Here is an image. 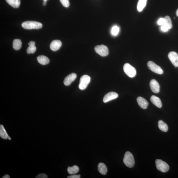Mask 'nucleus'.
<instances>
[{
  "label": "nucleus",
  "instance_id": "f257e3e1",
  "mask_svg": "<svg viewBox=\"0 0 178 178\" xmlns=\"http://www.w3.org/2000/svg\"><path fill=\"white\" fill-rule=\"evenodd\" d=\"M21 26L24 29L28 30L39 29L42 27V24L36 21H27L24 22Z\"/></svg>",
  "mask_w": 178,
  "mask_h": 178
},
{
  "label": "nucleus",
  "instance_id": "f03ea898",
  "mask_svg": "<svg viewBox=\"0 0 178 178\" xmlns=\"http://www.w3.org/2000/svg\"><path fill=\"white\" fill-rule=\"evenodd\" d=\"M123 161L124 164L128 167L132 168L135 165V160L133 156L131 153L129 151L126 152Z\"/></svg>",
  "mask_w": 178,
  "mask_h": 178
},
{
  "label": "nucleus",
  "instance_id": "7ed1b4c3",
  "mask_svg": "<svg viewBox=\"0 0 178 178\" xmlns=\"http://www.w3.org/2000/svg\"><path fill=\"white\" fill-rule=\"evenodd\" d=\"M123 70L127 75L130 78H134L136 75L137 72L135 68L129 64L126 63L124 65Z\"/></svg>",
  "mask_w": 178,
  "mask_h": 178
},
{
  "label": "nucleus",
  "instance_id": "20e7f679",
  "mask_svg": "<svg viewBox=\"0 0 178 178\" xmlns=\"http://www.w3.org/2000/svg\"><path fill=\"white\" fill-rule=\"evenodd\" d=\"M157 169L162 172L166 173L169 170V165L165 162L160 159H157L155 161Z\"/></svg>",
  "mask_w": 178,
  "mask_h": 178
},
{
  "label": "nucleus",
  "instance_id": "39448f33",
  "mask_svg": "<svg viewBox=\"0 0 178 178\" xmlns=\"http://www.w3.org/2000/svg\"><path fill=\"white\" fill-rule=\"evenodd\" d=\"M147 65L149 69L153 72L158 74H162L163 73V71L162 69L154 62L149 61L148 62Z\"/></svg>",
  "mask_w": 178,
  "mask_h": 178
},
{
  "label": "nucleus",
  "instance_id": "423d86ee",
  "mask_svg": "<svg viewBox=\"0 0 178 178\" xmlns=\"http://www.w3.org/2000/svg\"><path fill=\"white\" fill-rule=\"evenodd\" d=\"M95 49L97 53L102 57H105L109 54L108 49L107 46L104 45L97 46Z\"/></svg>",
  "mask_w": 178,
  "mask_h": 178
},
{
  "label": "nucleus",
  "instance_id": "0eeeda50",
  "mask_svg": "<svg viewBox=\"0 0 178 178\" xmlns=\"http://www.w3.org/2000/svg\"><path fill=\"white\" fill-rule=\"evenodd\" d=\"M90 81V77L87 75H84L81 78L79 88L81 90L85 89L88 85Z\"/></svg>",
  "mask_w": 178,
  "mask_h": 178
},
{
  "label": "nucleus",
  "instance_id": "6e6552de",
  "mask_svg": "<svg viewBox=\"0 0 178 178\" xmlns=\"http://www.w3.org/2000/svg\"><path fill=\"white\" fill-rule=\"evenodd\" d=\"M168 58L175 67H178V55L174 52H171L168 54Z\"/></svg>",
  "mask_w": 178,
  "mask_h": 178
},
{
  "label": "nucleus",
  "instance_id": "1a4fd4ad",
  "mask_svg": "<svg viewBox=\"0 0 178 178\" xmlns=\"http://www.w3.org/2000/svg\"><path fill=\"white\" fill-rule=\"evenodd\" d=\"M149 85L152 92L157 93L160 92V85L157 80L155 79L152 80L150 82Z\"/></svg>",
  "mask_w": 178,
  "mask_h": 178
},
{
  "label": "nucleus",
  "instance_id": "9d476101",
  "mask_svg": "<svg viewBox=\"0 0 178 178\" xmlns=\"http://www.w3.org/2000/svg\"><path fill=\"white\" fill-rule=\"evenodd\" d=\"M118 95L115 92H111L106 95L104 96L103 101L104 103H107L112 100L114 99L117 98Z\"/></svg>",
  "mask_w": 178,
  "mask_h": 178
},
{
  "label": "nucleus",
  "instance_id": "9b49d317",
  "mask_svg": "<svg viewBox=\"0 0 178 178\" xmlns=\"http://www.w3.org/2000/svg\"><path fill=\"white\" fill-rule=\"evenodd\" d=\"M77 75L75 73H72L68 75L65 78L64 81V83L65 86H68L76 79Z\"/></svg>",
  "mask_w": 178,
  "mask_h": 178
},
{
  "label": "nucleus",
  "instance_id": "f8f14e48",
  "mask_svg": "<svg viewBox=\"0 0 178 178\" xmlns=\"http://www.w3.org/2000/svg\"><path fill=\"white\" fill-rule=\"evenodd\" d=\"M62 44V43L60 40H53L50 45V48L53 51H57L60 49Z\"/></svg>",
  "mask_w": 178,
  "mask_h": 178
},
{
  "label": "nucleus",
  "instance_id": "ddd939ff",
  "mask_svg": "<svg viewBox=\"0 0 178 178\" xmlns=\"http://www.w3.org/2000/svg\"><path fill=\"white\" fill-rule=\"evenodd\" d=\"M137 100L139 105L143 109H146L147 108L148 103L146 100L142 97H138L137 98Z\"/></svg>",
  "mask_w": 178,
  "mask_h": 178
},
{
  "label": "nucleus",
  "instance_id": "4468645a",
  "mask_svg": "<svg viewBox=\"0 0 178 178\" xmlns=\"http://www.w3.org/2000/svg\"><path fill=\"white\" fill-rule=\"evenodd\" d=\"M28 45H29V46L27 50V54H33L36 50V48L35 46V42L30 41L29 43H28Z\"/></svg>",
  "mask_w": 178,
  "mask_h": 178
},
{
  "label": "nucleus",
  "instance_id": "2eb2a0df",
  "mask_svg": "<svg viewBox=\"0 0 178 178\" xmlns=\"http://www.w3.org/2000/svg\"><path fill=\"white\" fill-rule=\"evenodd\" d=\"M151 101L153 104L157 107L160 108L162 107V103L160 98L154 95L151 96Z\"/></svg>",
  "mask_w": 178,
  "mask_h": 178
},
{
  "label": "nucleus",
  "instance_id": "dca6fc26",
  "mask_svg": "<svg viewBox=\"0 0 178 178\" xmlns=\"http://www.w3.org/2000/svg\"><path fill=\"white\" fill-rule=\"evenodd\" d=\"M39 63L43 65L48 64L49 62V60L48 57L44 55H41L38 56L37 58Z\"/></svg>",
  "mask_w": 178,
  "mask_h": 178
},
{
  "label": "nucleus",
  "instance_id": "f3484780",
  "mask_svg": "<svg viewBox=\"0 0 178 178\" xmlns=\"http://www.w3.org/2000/svg\"><path fill=\"white\" fill-rule=\"evenodd\" d=\"M99 172L103 175H105L107 173V168L106 165L102 163H99L98 165Z\"/></svg>",
  "mask_w": 178,
  "mask_h": 178
},
{
  "label": "nucleus",
  "instance_id": "a211bd4d",
  "mask_svg": "<svg viewBox=\"0 0 178 178\" xmlns=\"http://www.w3.org/2000/svg\"><path fill=\"white\" fill-rule=\"evenodd\" d=\"M147 0H139L137 6V10L139 12L142 11L146 5Z\"/></svg>",
  "mask_w": 178,
  "mask_h": 178
},
{
  "label": "nucleus",
  "instance_id": "6ab92c4d",
  "mask_svg": "<svg viewBox=\"0 0 178 178\" xmlns=\"http://www.w3.org/2000/svg\"><path fill=\"white\" fill-rule=\"evenodd\" d=\"M6 1L8 4L14 8H18L20 7V0H6Z\"/></svg>",
  "mask_w": 178,
  "mask_h": 178
},
{
  "label": "nucleus",
  "instance_id": "aec40b11",
  "mask_svg": "<svg viewBox=\"0 0 178 178\" xmlns=\"http://www.w3.org/2000/svg\"><path fill=\"white\" fill-rule=\"evenodd\" d=\"M0 136L4 139H7L9 137L4 126L1 124L0 125Z\"/></svg>",
  "mask_w": 178,
  "mask_h": 178
},
{
  "label": "nucleus",
  "instance_id": "412c9836",
  "mask_svg": "<svg viewBox=\"0 0 178 178\" xmlns=\"http://www.w3.org/2000/svg\"><path fill=\"white\" fill-rule=\"evenodd\" d=\"M22 42L19 39H15L13 42V49L18 50L21 49V47Z\"/></svg>",
  "mask_w": 178,
  "mask_h": 178
},
{
  "label": "nucleus",
  "instance_id": "4be33fe9",
  "mask_svg": "<svg viewBox=\"0 0 178 178\" xmlns=\"http://www.w3.org/2000/svg\"><path fill=\"white\" fill-rule=\"evenodd\" d=\"M158 127L159 129L164 132H166L168 130L167 125L162 120L158 121Z\"/></svg>",
  "mask_w": 178,
  "mask_h": 178
},
{
  "label": "nucleus",
  "instance_id": "5701e85b",
  "mask_svg": "<svg viewBox=\"0 0 178 178\" xmlns=\"http://www.w3.org/2000/svg\"><path fill=\"white\" fill-rule=\"evenodd\" d=\"M79 170V167L76 165L71 167H69L67 168L68 173L70 174H75L78 172Z\"/></svg>",
  "mask_w": 178,
  "mask_h": 178
},
{
  "label": "nucleus",
  "instance_id": "b1692460",
  "mask_svg": "<svg viewBox=\"0 0 178 178\" xmlns=\"http://www.w3.org/2000/svg\"><path fill=\"white\" fill-rule=\"evenodd\" d=\"M164 18L165 21V23L164 24L167 26L169 29H171L172 27V24L170 18L169 16H165Z\"/></svg>",
  "mask_w": 178,
  "mask_h": 178
},
{
  "label": "nucleus",
  "instance_id": "393cba45",
  "mask_svg": "<svg viewBox=\"0 0 178 178\" xmlns=\"http://www.w3.org/2000/svg\"><path fill=\"white\" fill-rule=\"evenodd\" d=\"M119 28L117 26H114L112 28L111 32L112 35L117 36L119 32Z\"/></svg>",
  "mask_w": 178,
  "mask_h": 178
},
{
  "label": "nucleus",
  "instance_id": "a878e982",
  "mask_svg": "<svg viewBox=\"0 0 178 178\" xmlns=\"http://www.w3.org/2000/svg\"><path fill=\"white\" fill-rule=\"evenodd\" d=\"M61 4L64 7H68L70 5V3L69 0H60Z\"/></svg>",
  "mask_w": 178,
  "mask_h": 178
},
{
  "label": "nucleus",
  "instance_id": "bb28decb",
  "mask_svg": "<svg viewBox=\"0 0 178 178\" xmlns=\"http://www.w3.org/2000/svg\"><path fill=\"white\" fill-rule=\"evenodd\" d=\"M165 21L164 18H160L158 21V24L159 25L163 26L165 24Z\"/></svg>",
  "mask_w": 178,
  "mask_h": 178
},
{
  "label": "nucleus",
  "instance_id": "cd10ccee",
  "mask_svg": "<svg viewBox=\"0 0 178 178\" xmlns=\"http://www.w3.org/2000/svg\"><path fill=\"white\" fill-rule=\"evenodd\" d=\"M36 178H47L48 176L45 174H40L37 175L36 177Z\"/></svg>",
  "mask_w": 178,
  "mask_h": 178
},
{
  "label": "nucleus",
  "instance_id": "c85d7f7f",
  "mask_svg": "<svg viewBox=\"0 0 178 178\" xmlns=\"http://www.w3.org/2000/svg\"><path fill=\"white\" fill-rule=\"evenodd\" d=\"M161 30L163 32H167V31L169 29L167 26L165 25L164 24L161 27Z\"/></svg>",
  "mask_w": 178,
  "mask_h": 178
},
{
  "label": "nucleus",
  "instance_id": "c756f323",
  "mask_svg": "<svg viewBox=\"0 0 178 178\" xmlns=\"http://www.w3.org/2000/svg\"><path fill=\"white\" fill-rule=\"evenodd\" d=\"M81 177L80 175H73L68 176V178H80Z\"/></svg>",
  "mask_w": 178,
  "mask_h": 178
},
{
  "label": "nucleus",
  "instance_id": "7c9ffc66",
  "mask_svg": "<svg viewBox=\"0 0 178 178\" xmlns=\"http://www.w3.org/2000/svg\"><path fill=\"white\" fill-rule=\"evenodd\" d=\"M2 178H10V177L8 174H6Z\"/></svg>",
  "mask_w": 178,
  "mask_h": 178
},
{
  "label": "nucleus",
  "instance_id": "2f4dec72",
  "mask_svg": "<svg viewBox=\"0 0 178 178\" xmlns=\"http://www.w3.org/2000/svg\"><path fill=\"white\" fill-rule=\"evenodd\" d=\"M47 1H44L43 2V5L44 6H45L47 4Z\"/></svg>",
  "mask_w": 178,
  "mask_h": 178
},
{
  "label": "nucleus",
  "instance_id": "473e14b6",
  "mask_svg": "<svg viewBox=\"0 0 178 178\" xmlns=\"http://www.w3.org/2000/svg\"><path fill=\"white\" fill-rule=\"evenodd\" d=\"M176 15L178 17V9H177V10L176 11Z\"/></svg>",
  "mask_w": 178,
  "mask_h": 178
},
{
  "label": "nucleus",
  "instance_id": "72a5a7b5",
  "mask_svg": "<svg viewBox=\"0 0 178 178\" xmlns=\"http://www.w3.org/2000/svg\"><path fill=\"white\" fill-rule=\"evenodd\" d=\"M8 139L9 140H11V138L10 137H9V136L8 137Z\"/></svg>",
  "mask_w": 178,
  "mask_h": 178
},
{
  "label": "nucleus",
  "instance_id": "f704fd0d",
  "mask_svg": "<svg viewBox=\"0 0 178 178\" xmlns=\"http://www.w3.org/2000/svg\"><path fill=\"white\" fill-rule=\"evenodd\" d=\"M44 1H47V0H43Z\"/></svg>",
  "mask_w": 178,
  "mask_h": 178
}]
</instances>
